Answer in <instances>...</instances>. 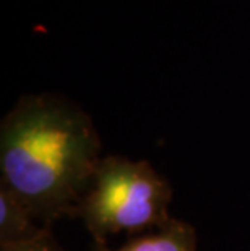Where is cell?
Instances as JSON below:
<instances>
[{"label": "cell", "mask_w": 250, "mask_h": 251, "mask_svg": "<svg viewBox=\"0 0 250 251\" xmlns=\"http://www.w3.org/2000/svg\"><path fill=\"white\" fill-rule=\"evenodd\" d=\"M51 228L42 227L29 209L0 186V245L29 242Z\"/></svg>", "instance_id": "277c9868"}, {"label": "cell", "mask_w": 250, "mask_h": 251, "mask_svg": "<svg viewBox=\"0 0 250 251\" xmlns=\"http://www.w3.org/2000/svg\"><path fill=\"white\" fill-rule=\"evenodd\" d=\"M94 251H196V232L189 222L174 217L161 228L129 237L117 250L94 247Z\"/></svg>", "instance_id": "3957f363"}, {"label": "cell", "mask_w": 250, "mask_h": 251, "mask_svg": "<svg viewBox=\"0 0 250 251\" xmlns=\"http://www.w3.org/2000/svg\"><path fill=\"white\" fill-rule=\"evenodd\" d=\"M0 251H65L56 242L51 230H46L29 242L15 245H0Z\"/></svg>", "instance_id": "5b68a950"}, {"label": "cell", "mask_w": 250, "mask_h": 251, "mask_svg": "<svg viewBox=\"0 0 250 251\" xmlns=\"http://www.w3.org/2000/svg\"><path fill=\"white\" fill-rule=\"evenodd\" d=\"M169 181L145 159L106 156L78 206L80 217L94 247H108L119 233L141 235L172 221Z\"/></svg>", "instance_id": "7a4b0ae2"}, {"label": "cell", "mask_w": 250, "mask_h": 251, "mask_svg": "<svg viewBox=\"0 0 250 251\" xmlns=\"http://www.w3.org/2000/svg\"><path fill=\"white\" fill-rule=\"evenodd\" d=\"M101 140L84 114L33 99L0 128V186L28 207L42 227L77 217L101 162Z\"/></svg>", "instance_id": "6da1fadb"}]
</instances>
